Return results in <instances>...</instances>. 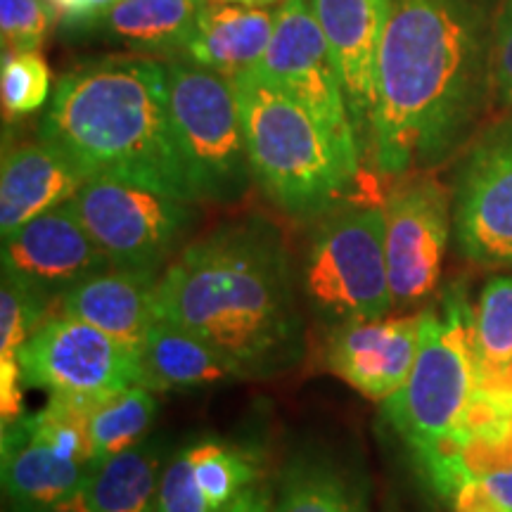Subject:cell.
<instances>
[{
    "label": "cell",
    "mask_w": 512,
    "mask_h": 512,
    "mask_svg": "<svg viewBox=\"0 0 512 512\" xmlns=\"http://www.w3.org/2000/svg\"><path fill=\"white\" fill-rule=\"evenodd\" d=\"M491 34L479 0H392L370 131L382 176L432 169L458 150L494 86Z\"/></svg>",
    "instance_id": "obj_1"
},
{
    "label": "cell",
    "mask_w": 512,
    "mask_h": 512,
    "mask_svg": "<svg viewBox=\"0 0 512 512\" xmlns=\"http://www.w3.org/2000/svg\"><path fill=\"white\" fill-rule=\"evenodd\" d=\"M159 316L207 339L245 373L292 361L299 316L285 249L259 223L192 242L157 283Z\"/></svg>",
    "instance_id": "obj_2"
},
{
    "label": "cell",
    "mask_w": 512,
    "mask_h": 512,
    "mask_svg": "<svg viewBox=\"0 0 512 512\" xmlns=\"http://www.w3.org/2000/svg\"><path fill=\"white\" fill-rule=\"evenodd\" d=\"M41 138L60 145L88 176L126 178L197 202L171 124L164 62L105 57L64 74Z\"/></svg>",
    "instance_id": "obj_3"
},
{
    "label": "cell",
    "mask_w": 512,
    "mask_h": 512,
    "mask_svg": "<svg viewBox=\"0 0 512 512\" xmlns=\"http://www.w3.org/2000/svg\"><path fill=\"white\" fill-rule=\"evenodd\" d=\"M254 181L294 216L332 207L356 181L316 119L252 72L235 76Z\"/></svg>",
    "instance_id": "obj_4"
},
{
    "label": "cell",
    "mask_w": 512,
    "mask_h": 512,
    "mask_svg": "<svg viewBox=\"0 0 512 512\" xmlns=\"http://www.w3.org/2000/svg\"><path fill=\"white\" fill-rule=\"evenodd\" d=\"M477 387L475 309L451 292L441 309L422 311L413 370L384 401V415L425 465L460 430Z\"/></svg>",
    "instance_id": "obj_5"
},
{
    "label": "cell",
    "mask_w": 512,
    "mask_h": 512,
    "mask_svg": "<svg viewBox=\"0 0 512 512\" xmlns=\"http://www.w3.org/2000/svg\"><path fill=\"white\" fill-rule=\"evenodd\" d=\"M169 110L185 176L197 202H238L252 183L235 83L188 62L166 64Z\"/></svg>",
    "instance_id": "obj_6"
},
{
    "label": "cell",
    "mask_w": 512,
    "mask_h": 512,
    "mask_svg": "<svg viewBox=\"0 0 512 512\" xmlns=\"http://www.w3.org/2000/svg\"><path fill=\"white\" fill-rule=\"evenodd\" d=\"M311 304L335 320H373L396 306L384 247V207L339 211L320 226L304 268Z\"/></svg>",
    "instance_id": "obj_7"
},
{
    "label": "cell",
    "mask_w": 512,
    "mask_h": 512,
    "mask_svg": "<svg viewBox=\"0 0 512 512\" xmlns=\"http://www.w3.org/2000/svg\"><path fill=\"white\" fill-rule=\"evenodd\" d=\"M252 74L297 100L323 128L349 174L358 178L363 152L358 145L347 95L339 81L328 41L313 15L311 0L280 3V8L275 10L271 46Z\"/></svg>",
    "instance_id": "obj_8"
},
{
    "label": "cell",
    "mask_w": 512,
    "mask_h": 512,
    "mask_svg": "<svg viewBox=\"0 0 512 512\" xmlns=\"http://www.w3.org/2000/svg\"><path fill=\"white\" fill-rule=\"evenodd\" d=\"M88 401L50 396L38 413L3 427V486L12 505H46L83 494L98 460Z\"/></svg>",
    "instance_id": "obj_9"
},
{
    "label": "cell",
    "mask_w": 512,
    "mask_h": 512,
    "mask_svg": "<svg viewBox=\"0 0 512 512\" xmlns=\"http://www.w3.org/2000/svg\"><path fill=\"white\" fill-rule=\"evenodd\" d=\"M72 202L114 268L155 275L183 240L195 204L117 176H91Z\"/></svg>",
    "instance_id": "obj_10"
},
{
    "label": "cell",
    "mask_w": 512,
    "mask_h": 512,
    "mask_svg": "<svg viewBox=\"0 0 512 512\" xmlns=\"http://www.w3.org/2000/svg\"><path fill=\"white\" fill-rule=\"evenodd\" d=\"M19 366L27 387L74 401H100L140 384V354L83 320L57 313L36 325Z\"/></svg>",
    "instance_id": "obj_11"
},
{
    "label": "cell",
    "mask_w": 512,
    "mask_h": 512,
    "mask_svg": "<svg viewBox=\"0 0 512 512\" xmlns=\"http://www.w3.org/2000/svg\"><path fill=\"white\" fill-rule=\"evenodd\" d=\"M448 230V195L434 178H413L392 192L384 204V247L396 304H418L437 290Z\"/></svg>",
    "instance_id": "obj_12"
},
{
    "label": "cell",
    "mask_w": 512,
    "mask_h": 512,
    "mask_svg": "<svg viewBox=\"0 0 512 512\" xmlns=\"http://www.w3.org/2000/svg\"><path fill=\"white\" fill-rule=\"evenodd\" d=\"M456 240L482 266H512V128L482 140L456 192Z\"/></svg>",
    "instance_id": "obj_13"
},
{
    "label": "cell",
    "mask_w": 512,
    "mask_h": 512,
    "mask_svg": "<svg viewBox=\"0 0 512 512\" xmlns=\"http://www.w3.org/2000/svg\"><path fill=\"white\" fill-rule=\"evenodd\" d=\"M112 268L76 214L74 202L36 216L3 240V275L38 294H62L88 275Z\"/></svg>",
    "instance_id": "obj_14"
},
{
    "label": "cell",
    "mask_w": 512,
    "mask_h": 512,
    "mask_svg": "<svg viewBox=\"0 0 512 512\" xmlns=\"http://www.w3.org/2000/svg\"><path fill=\"white\" fill-rule=\"evenodd\" d=\"M335 60L361 152L370 150L375 74L392 0H311Z\"/></svg>",
    "instance_id": "obj_15"
},
{
    "label": "cell",
    "mask_w": 512,
    "mask_h": 512,
    "mask_svg": "<svg viewBox=\"0 0 512 512\" xmlns=\"http://www.w3.org/2000/svg\"><path fill=\"white\" fill-rule=\"evenodd\" d=\"M420 323L422 313L349 320L330 339L328 366L366 399H392L413 370Z\"/></svg>",
    "instance_id": "obj_16"
},
{
    "label": "cell",
    "mask_w": 512,
    "mask_h": 512,
    "mask_svg": "<svg viewBox=\"0 0 512 512\" xmlns=\"http://www.w3.org/2000/svg\"><path fill=\"white\" fill-rule=\"evenodd\" d=\"M259 486V458L226 441H197L162 467L159 512H226Z\"/></svg>",
    "instance_id": "obj_17"
},
{
    "label": "cell",
    "mask_w": 512,
    "mask_h": 512,
    "mask_svg": "<svg viewBox=\"0 0 512 512\" xmlns=\"http://www.w3.org/2000/svg\"><path fill=\"white\" fill-rule=\"evenodd\" d=\"M88 178L91 176L74 157L46 138L5 152L3 169H0L3 240L36 216L74 200Z\"/></svg>",
    "instance_id": "obj_18"
},
{
    "label": "cell",
    "mask_w": 512,
    "mask_h": 512,
    "mask_svg": "<svg viewBox=\"0 0 512 512\" xmlns=\"http://www.w3.org/2000/svg\"><path fill=\"white\" fill-rule=\"evenodd\" d=\"M155 273L107 268L69 287L60 297V313L93 325L140 351L159 318Z\"/></svg>",
    "instance_id": "obj_19"
},
{
    "label": "cell",
    "mask_w": 512,
    "mask_h": 512,
    "mask_svg": "<svg viewBox=\"0 0 512 512\" xmlns=\"http://www.w3.org/2000/svg\"><path fill=\"white\" fill-rule=\"evenodd\" d=\"M275 12L264 5L204 0L185 55L197 67L228 79L252 72L271 46Z\"/></svg>",
    "instance_id": "obj_20"
},
{
    "label": "cell",
    "mask_w": 512,
    "mask_h": 512,
    "mask_svg": "<svg viewBox=\"0 0 512 512\" xmlns=\"http://www.w3.org/2000/svg\"><path fill=\"white\" fill-rule=\"evenodd\" d=\"M138 354L140 384L152 392H190L242 375L207 339L166 318L157 320Z\"/></svg>",
    "instance_id": "obj_21"
},
{
    "label": "cell",
    "mask_w": 512,
    "mask_h": 512,
    "mask_svg": "<svg viewBox=\"0 0 512 512\" xmlns=\"http://www.w3.org/2000/svg\"><path fill=\"white\" fill-rule=\"evenodd\" d=\"M204 0H119L102 29L140 53H185Z\"/></svg>",
    "instance_id": "obj_22"
},
{
    "label": "cell",
    "mask_w": 512,
    "mask_h": 512,
    "mask_svg": "<svg viewBox=\"0 0 512 512\" xmlns=\"http://www.w3.org/2000/svg\"><path fill=\"white\" fill-rule=\"evenodd\" d=\"M159 477V446L143 441L95 465L83 494L93 512H159Z\"/></svg>",
    "instance_id": "obj_23"
},
{
    "label": "cell",
    "mask_w": 512,
    "mask_h": 512,
    "mask_svg": "<svg viewBox=\"0 0 512 512\" xmlns=\"http://www.w3.org/2000/svg\"><path fill=\"white\" fill-rule=\"evenodd\" d=\"M46 297L19 280L3 275L0 290V413L3 427L22 418V366L19 351L43 320Z\"/></svg>",
    "instance_id": "obj_24"
},
{
    "label": "cell",
    "mask_w": 512,
    "mask_h": 512,
    "mask_svg": "<svg viewBox=\"0 0 512 512\" xmlns=\"http://www.w3.org/2000/svg\"><path fill=\"white\" fill-rule=\"evenodd\" d=\"M157 418V399L152 389L136 384L124 392L93 401L88 408V437L98 463L143 444Z\"/></svg>",
    "instance_id": "obj_25"
},
{
    "label": "cell",
    "mask_w": 512,
    "mask_h": 512,
    "mask_svg": "<svg viewBox=\"0 0 512 512\" xmlns=\"http://www.w3.org/2000/svg\"><path fill=\"white\" fill-rule=\"evenodd\" d=\"M271 512H366L363 496L330 465L290 467Z\"/></svg>",
    "instance_id": "obj_26"
},
{
    "label": "cell",
    "mask_w": 512,
    "mask_h": 512,
    "mask_svg": "<svg viewBox=\"0 0 512 512\" xmlns=\"http://www.w3.org/2000/svg\"><path fill=\"white\" fill-rule=\"evenodd\" d=\"M475 354L479 382L501 375L512 363V278L484 285L475 306Z\"/></svg>",
    "instance_id": "obj_27"
},
{
    "label": "cell",
    "mask_w": 512,
    "mask_h": 512,
    "mask_svg": "<svg viewBox=\"0 0 512 512\" xmlns=\"http://www.w3.org/2000/svg\"><path fill=\"white\" fill-rule=\"evenodd\" d=\"M0 93L8 117H24L41 110L50 95V67L38 50L3 53L0 67Z\"/></svg>",
    "instance_id": "obj_28"
},
{
    "label": "cell",
    "mask_w": 512,
    "mask_h": 512,
    "mask_svg": "<svg viewBox=\"0 0 512 512\" xmlns=\"http://www.w3.org/2000/svg\"><path fill=\"white\" fill-rule=\"evenodd\" d=\"M53 22L55 15L46 0H0L3 53L38 50L46 41Z\"/></svg>",
    "instance_id": "obj_29"
},
{
    "label": "cell",
    "mask_w": 512,
    "mask_h": 512,
    "mask_svg": "<svg viewBox=\"0 0 512 512\" xmlns=\"http://www.w3.org/2000/svg\"><path fill=\"white\" fill-rule=\"evenodd\" d=\"M451 512H512V465L460 484L448 498Z\"/></svg>",
    "instance_id": "obj_30"
},
{
    "label": "cell",
    "mask_w": 512,
    "mask_h": 512,
    "mask_svg": "<svg viewBox=\"0 0 512 512\" xmlns=\"http://www.w3.org/2000/svg\"><path fill=\"white\" fill-rule=\"evenodd\" d=\"M491 81L505 110H512V0H503L491 34Z\"/></svg>",
    "instance_id": "obj_31"
},
{
    "label": "cell",
    "mask_w": 512,
    "mask_h": 512,
    "mask_svg": "<svg viewBox=\"0 0 512 512\" xmlns=\"http://www.w3.org/2000/svg\"><path fill=\"white\" fill-rule=\"evenodd\" d=\"M46 3L53 10L55 22L67 24V27L93 22V12L88 0H46Z\"/></svg>",
    "instance_id": "obj_32"
},
{
    "label": "cell",
    "mask_w": 512,
    "mask_h": 512,
    "mask_svg": "<svg viewBox=\"0 0 512 512\" xmlns=\"http://www.w3.org/2000/svg\"><path fill=\"white\" fill-rule=\"evenodd\" d=\"M12 512H93L86 494H76L46 505H12Z\"/></svg>",
    "instance_id": "obj_33"
},
{
    "label": "cell",
    "mask_w": 512,
    "mask_h": 512,
    "mask_svg": "<svg viewBox=\"0 0 512 512\" xmlns=\"http://www.w3.org/2000/svg\"><path fill=\"white\" fill-rule=\"evenodd\" d=\"M226 512H271V503H268L266 491L261 486H254L238 503L230 505Z\"/></svg>",
    "instance_id": "obj_34"
},
{
    "label": "cell",
    "mask_w": 512,
    "mask_h": 512,
    "mask_svg": "<svg viewBox=\"0 0 512 512\" xmlns=\"http://www.w3.org/2000/svg\"><path fill=\"white\" fill-rule=\"evenodd\" d=\"M479 384H482V387H501V389H512V363H510L508 368L503 370L501 375L491 377V380L479 382Z\"/></svg>",
    "instance_id": "obj_35"
},
{
    "label": "cell",
    "mask_w": 512,
    "mask_h": 512,
    "mask_svg": "<svg viewBox=\"0 0 512 512\" xmlns=\"http://www.w3.org/2000/svg\"><path fill=\"white\" fill-rule=\"evenodd\" d=\"M117 3L119 0H88V5H91V12H93V22H98V19Z\"/></svg>",
    "instance_id": "obj_36"
},
{
    "label": "cell",
    "mask_w": 512,
    "mask_h": 512,
    "mask_svg": "<svg viewBox=\"0 0 512 512\" xmlns=\"http://www.w3.org/2000/svg\"><path fill=\"white\" fill-rule=\"evenodd\" d=\"M216 3H242V5H271L278 0H216Z\"/></svg>",
    "instance_id": "obj_37"
}]
</instances>
